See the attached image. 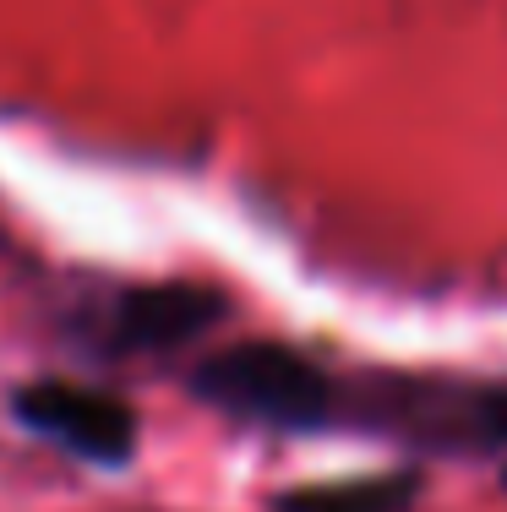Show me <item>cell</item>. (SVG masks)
<instances>
[{
    "label": "cell",
    "mask_w": 507,
    "mask_h": 512,
    "mask_svg": "<svg viewBox=\"0 0 507 512\" xmlns=\"http://www.w3.org/2000/svg\"><path fill=\"white\" fill-rule=\"evenodd\" d=\"M191 393L235 420L311 431L333 414V382L284 344H235L191 371Z\"/></svg>",
    "instance_id": "cell-1"
},
{
    "label": "cell",
    "mask_w": 507,
    "mask_h": 512,
    "mask_svg": "<svg viewBox=\"0 0 507 512\" xmlns=\"http://www.w3.org/2000/svg\"><path fill=\"white\" fill-rule=\"evenodd\" d=\"M17 420L88 463H126L137 447V414L120 398L77 382H28L17 393Z\"/></svg>",
    "instance_id": "cell-2"
},
{
    "label": "cell",
    "mask_w": 507,
    "mask_h": 512,
    "mask_svg": "<svg viewBox=\"0 0 507 512\" xmlns=\"http://www.w3.org/2000/svg\"><path fill=\"white\" fill-rule=\"evenodd\" d=\"M219 316H224V300L213 289H197V284L137 289L115 311V344L120 349H169V344H186V338L208 333Z\"/></svg>",
    "instance_id": "cell-3"
},
{
    "label": "cell",
    "mask_w": 507,
    "mask_h": 512,
    "mask_svg": "<svg viewBox=\"0 0 507 512\" xmlns=\"http://www.w3.org/2000/svg\"><path fill=\"white\" fill-rule=\"evenodd\" d=\"M420 496L409 474H371V480H338L306 485V491L279 496V512H404Z\"/></svg>",
    "instance_id": "cell-4"
},
{
    "label": "cell",
    "mask_w": 507,
    "mask_h": 512,
    "mask_svg": "<svg viewBox=\"0 0 507 512\" xmlns=\"http://www.w3.org/2000/svg\"><path fill=\"white\" fill-rule=\"evenodd\" d=\"M502 480H507V474H502Z\"/></svg>",
    "instance_id": "cell-5"
}]
</instances>
